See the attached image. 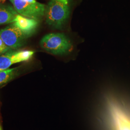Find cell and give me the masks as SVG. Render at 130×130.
<instances>
[{"label": "cell", "mask_w": 130, "mask_h": 130, "mask_svg": "<svg viewBox=\"0 0 130 130\" xmlns=\"http://www.w3.org/2000/svg\"><path fill=\"white\" fill-rule=\"evenodd\" d=\"M42 49L55 55H63L69 53L72 48L70 39L60 33L48 34L40 41Z\"/></svg>", "instance_id": "cell-1"}, {"label": "cell", "mask_w": 130, "mask_h": 130, "mask_svg": "<svg viewBox=\"0 0 130 130\" xmlns=\"http://www.w3.org/2000/svg\"><path fill=\"white\" fill-rule=\"evenodd\" d=\"M70 9L67 4L58 0H52L46 7V21L52 28L60 29L70 15Z\"/></svg>", "instance_id": "cell-2"}, {"label": "cell", "mask_w": 130, "mask_h": 130, "mask_svg": "<svg viewBox=\"0 0 130 130\" xmlns=\"http://www.w3.org/2000/svg\"><path fill=\"white\" fill-rule=\"evenodd\" d=\"M12 4L17 13L25 17L38 20L45 15V5L36 0H14Z\"/></svg>", "instance_id": "cell-3"}, {"label": "cell", "mask_w": 130, "mask_h": 130, "mask_svg": "<svg viewBox=\"0 0 130 130\" xmlns=\"http://www.w3.org/2000/svg\"><path fill=\"white\" fill-rule=\"evenodd\" d=\"M0 38L9 49L23 46L28 37L14 23L0 30Z\"/></svg>", "instance_id": "cell-4"}, {"label": "cell", "mask_w": 130, "mask_h": 130, "mask_svg": "<svg viewBox=\"0 0 130 130\" xmlns=\"http://www.w3.org/2000/svg\"><path fill=\"white\" fill-rule=\"evenodd\" d=\"M34 52L29 50L11 51L0 56V71L9 69L14 64L26 61L33 56Z\"/></svg>", "instance_id": "cell-5"}, {"label": "cell", "mask_w": 130, "mask_h": 130, "mask_svg": "<svg viewBox=\"0 0 130 130\" xmlns=\"http://www.w3.org/2000/svg\"><path fill=\"white\" fill-rule=\"evenodd\" d=\"M28 38L30 37L38 26V20L29 19L18 14L13 22Z\"/></svg>", "instance_id": "cell-6"}, {"label": "cell", "mask_w": 130, "mask_h": 130, "mask_svg": "<svg viewBox=\"0 0 130 130\" xmlns=\"http://www.w3.org/2000/svg\"><path fill=\"white\" fill-rule=\"evenodd\" d=\"M18 14L9 5H0V25L13 23Z\"/></svg>", "instance_id": "cell-7"}, {"label": "cell", "mask_w": 130, "mask_h": 130, "mask_svg": "<svg viewBox=\"0 0 130 130\" xmlns=\"http://www.w3.org/2000/svg\"><path fill=\"white\" fill-rule=\"evenodd\" d=\"M18 68L0 71V86L14 79L18 75Z\"/></svg>", "instance_id": "cell-8"}, {"label": "cell", "mask_w": 130, "mask_h": 130, "mask_svg": "<svg viewBox=\"0 0 130 130\" xmlns=\"http://www.w3.org/2000/svg\"><path fill=\"white\" fill-rule=\"evenodd\" d=\"M9 48L6 45L5 42L0 38V55L8 51Z\"/></svg>", "instance_id": "cell-9"}, {"label": "cell", "mask_w": 130, "mask_h": 130, "mask_svg": "<svg viewBox=\"0 0 130 130\" xmlns=\"http://www.w3.org/2000/svg\"><path fill=\"white\" fill-rule=\"evenodd\" d=\"M58 1H60L61 2H63L64 3H65L67 5L68 3V0H58Z\"/></svg>", "instance_id": "cell-10"}, {"label": "cell", "mask_w": 130, "mask_h": 130, "mask_svg": "<svg viewBox=\"0 0 130 130\" xmlns=\"http://www.w3.org/2000/svg\"><path fill=\"white\" fill-rule=\"evenodd\" d=\"M0 130H3V128H2V126L1 124H0Z\"/></svg>", "instance_id": "cell-11"}, {"label": "cell", "mask_w": 130, "mask_h": 130, "mask_svg": "<svg viewBox=\"0 0 130 130\" xmlns=\"http://www.w3.org/2000/svg\"><path fill=\"white\" fill-rule=\"evenodd\" d=\"M10 1L11 2V3H12L13 2V1H14V0H10Z\"/></svg>", "instance_id": "cell-12"}]
</instances>
